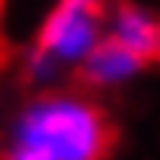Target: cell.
Here are the masks:
<instances>
[{
    "label": "cell",
    "instance_id": "6da1fadb",
    "mask_svg": "<svg viewBox=\"0 0 160 160\" xmlns=\"http://www.w3.org/2000/svg\"><path fill=\"white\" fill-rule=\"evenodd\" d=\"M11 143L38 150L52 160H104L112 153L115 129L91 94L49 87L24 101L14 115Z\"/></svg>",
    "mask_w": 160,
    "mask_h": 160
},
{
    "label": "cell",
    "instance_id": "3957f363",
    "mask_svg": "<svg viewBox=\"0 0 160 160\" xmlns=\"http://www.w3.org/2000/svg\"><path fill=\"white\" fill-rule=\"evenodd\" d=\"M143 66H146V59L139 52H132V49H125L115 38L104 35L94 45V52L84 59L80 77H84V84L91 91H118V87L132 84V80L143 73Z\"/></svg>",
    "mask_w": 160,
    "mask_h": 160
},
{
    "label": "cell",
    "instance_id": "5b68a950",
    "mask_svg": "<svg viewBox=\"0 0 160 160\" xmlns=\"http://www.w3.org/2000/svg\"><path fill=\"white\" fill-rule=\"evenodd\" d=\"M4 160H52V157H45V153H38V150H28V146H14V143H7Z\"/></svg>",
    "mask_w": 160,
    "mask_h": 160
},
{
    "label": "cell",
    "instance_id": "8992f818",
    "mask_svg": "<svg viewBox=\"0 0 160 160\" xmlns=\"http://www.w3.org/2000/svg\"><path fill=\"white\" fill-rule=\"evenodd\" d=\"M153 59H160V35H157V52H153Z\"/></svg>",
    "mask_w": 160,
    "mask_h": 160
},
{
    "label": "cell",
    "instance_id": "7a4b0ae2",
    "mask_svg": "<svg viewBox=\"0 0 160 160\" xmlns=\"http://www.w3.org/2000/svg\"><path fill=\"white\" fill-rule=\"evenodd\" d=\"M108 0H52L38 24V35L24 56V77L38 87H52L80 70L108 28Z\"/></svg>",
    "mask_w": 160,
    "mask_h": 160
},
{
    "label": "cell",
    "instance_id": "52a82bcc",
    "mask_svg": "<svg viewBox=\"0 0 160 160\" xmlns=\"http://www.w3.org/2000/svg\"><path fill=\"white\" fill-rule=\"evenodd\" d=\"M0 21H4V0H0Z\"/></svg>",
    "mask_w": 160,
    "mask_h": 160
},
{
    "label": "cell",
    "instance_id": "277c9868",
    "mask_svg": "<svg viewBox=\"0 0 160 160\" xmlns=\"http://www.w3.org/2000/svg\"><path fill=\"white\" fill-rule=\"evenodd\" d=\"M104 35L115 38V42L125 45V49H132V52H139L143 59H153L157 35H160V18H153V14H150L146 7H139V4L122 0V4H112Z\"/></svg>",
    "mask_w": 160,
    "mask_h": 160
}]
</instances>
